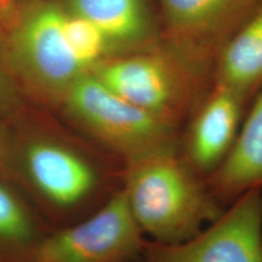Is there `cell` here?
Masks as SVG:
<instances>
[{
  "label": "cell",
  "mask_w": 262,
  "mask_h": 262,
  "mask_svg": "<svg viewBox=\"0 0 262 262\" xmlns=\"http://www.w3.org/2000/svg\"><path fill=\"white\" fill-rule=\"evenodd\" d=\"M18 0H0V28L6 32L15 24L18 15Z\"/></svg>",
  "instance_id": "17"
},
{
  "label": "cell",
  "mask_w": 262,
  "mask_h": 262,
  "mask_svg": "<svg viewBox=\"0 0 262 262\" xmlns=\"http://www.w3.org/2000/svg\"><path fill=\"white\" fill-rule=\"evenodd\" d=\"M123 165L122 192L126 205L150 241H185L224 211L205 180L189 168L176 146Z\"/></svg>",
  "instance_id": "2"
},
{
  "label": "cell",
  "mask_w": 262,
  "mask_h": 262,
  "mask_svg": "<svg viewBox=\"0 0 262 262\" xmlns=\"http://www.w3.org/2000/svg\"><path fill=\"white\" fill-rule=\"evenodd\" d=\"M0 176L9 180L8 170V122L6 116L0 111Z\"/></svg>",
  "instance_id": "16"
},
{
  "label": "cell",
  "mask_w": 262,
  "mask_h": 262,
  "mask_svg": "<svg viewBox=\"0 0 262 262\" xmlns=\"http://www.w3.org/2000/svg\"><path fill=\"white\" fill-rule=\"evenodd\" d=\"M26 102L10 73L5 55V32L0 28V111L9 114Z\"/></svg>",
  "instance_id": "15"
},
{
  "label": "cell",
  "mask_w": 262,
  "mask_h": 262,
  "mask_svg": "<svg viewBox=\"0 0 262 262\" xmlns=\"http://www.w3.org/2000/svg\"><path fill=\"white\" fill-rule=\"evenodd\" d=\"M51 229L27 196L0 176V262H31Z\"/></svg>",
  "instance_id": "13"
},
{
  "label": "cell",
  "mask_w": 262,
  "mask_h": 262,
  "mask_svg": "<svg viewBox=\"0 0 262 262\" xmlns=\"http://www.w3.org/2000/svg\"><path fill=\"white\" fill-rule=\"evenodd\" d=\"M18 2H26V0H18Z\"/></svg>",
  "instance_id": "18"
},
{
  "label": "cell",
  "mask_w": 262,
  "mask_h": 262,
  "mask_svg": "<svg viewBox=\"0 0 262 262\" xmlns=\"http://www.w3.org/2000/svg\"><path fill=\"white\" fill-rule=\"evenodd\" d=\"M63 10L64 33L68 44L81 67L91 72L98 63L111 57L106 39L90 21L72 14L64 8Z\"/></svg>",
  "instance_id": "14"
},
{
  "label": "cell",
  "mask_w": 262,
  "mask_h": 262,
  "mask_svg": "<svg viewBox=\"0 0 262 262\" xmlns=\"http://www.w3.org/2000/svg\"><path fill=\"white\" fill-rule=\"evenodd\" d=\"M251 100L227 85L212 81L180 130L176 149L205 181L231 153Z\"/></svg>",
  "instance_id": "9"
},
{
  "label": "cell",
  "mask_w": 262,
  "mask_h": 262,
  "mask_svg": "<svg viewBox=\"0 0 262 262\" xmlns=\"http://www.w3.org/2000/svg\"><path fill=\"white\" fill-rule=\"evenodd\" d=\"M137 262H262V188L245 192L185 241L147 238Z\"/></svg>",
  "instance_id": "7"
},
{
  "label": "cell",
  "mask_w": 262,
  "mask_h": 262,
  "mask_svg": "<svg viewBox=\"0 0 262 262\" xmlns=\"http://www.w3.org/2000/svg\"><path fill=\"white\" fill-rule=\"evenodd\" d=\"M9 179L52 229L86 217L122 189L123 163L47 108L5 114Z\"/></svg>",
  "instance_id": "1"
},
{
  "label": "cell",
  "mask_w": 262,
  "mask_h": 262,
  "mask_svg": "<svg viewBox=\"0 0 262 262\" xmlns=\"http://www.w3.org/2000/svg\"><path fill=\"white\" fill-rule=\"evenodd\" d=\"M214 81L254 98L262 85V0L219 54Z\"/></svg>",
  "instance_id": "12"
},
{
  "label": "cell",
  "mask_w": 262,
  "mask_h": 262,
  "mask_svg": "<svg viewBox=\"0 0 262 262\" xmlns=\"http://www.w3.org/2000/svg\"><path fill=\"white\" fill-rule=\"evenodd\" d=\"M5 55L22 97L52 112L88 73L68 44L64 10L57 0L19 2L15 24L5 32Z\"/></svg>",
  "instance_id": "3"
},
{
  "label": "cell",
  "mask_w": 262,
  "mask_h": 262,
  "mask_svg": "<svg viewBox=\"0 0 262 262\" xmlns=\"http://www.w3.org/2000/svg\"><path fill=\"white\" fill-rule=\"evenodd\" d=\"M56 113L123 164L178 143L179 131L118 95L91 72L75 81Z\"/></svg>",
  "instance_id": "5"
},
{
  "label": "cell",
  "mask_w": 262,
  "mask_h": 262,
  "mask_svg": "<svg viewBox=\"0 0 262 262\" xmlns=\"http://www.w3.org/2000/svg\"><path fill=\"white\" fill-rule=\"evenodd\" d=\"M146 241L120 189L86 217L51 229L31 262H137Z\"/></svg>",
  "instance_id": "6"
},
{
  "label": "cell",
  "mask_w": 262,
  "mask_h": 262,
  "mask_svg": "<svg viewBox=\"0 0 262 262\" xmlns=\"http://www.w3.org/2000/svg\"><path fill=\"white\" fill-rule=\"evenodd\" d=\"M206 185L224 208L245 192L262 188V85L249 104L231 153Z\"/></svg>",
  "instance_id": "11"
},
{
  "label": "cell",
  "mask_w": 262,
  "mask_h": 262,
  "mask_svg": "<svg viewBox=\"0 0 262 262\" xmlns=\"http://www.w3.org/2000/svg\"><path fill=\"white\" fill-rule=\"evenodd\" d=\"M162 42L212 72L228 39L258 0H158Z\"/></svg>",
  "instance_id": "8"
},
{
  "label": "cell",
  "mask_w": 262,
  "mask_h": 262,
  "mask_svg": "<svg viewBox=\"0 0 262 262\" xmlns=\"http://www.w3.org/2000/svg\"><path fill=\"white\" fill-rule=\"evenodd\" d=\"M91 73L179 133L214 81L211 71L194 64L163 42L108 57Z\"/></svg>",
  "instance_id": "4"
},
{
  "label": "cell",
  "mask_w": 262,
  "mask_h": 262,
  "mask_svg": "<svg viewBox=\"0 0 262 262\" xmlns=\"http://www.w3.org/2000/svg\"><path fill=\"white\" fill-rule=\"evenodd\" d=\"M67 11L102 33L111 56L145 50L162 42L160 19L150 0H57Z\"/></svg>",
  "instance_id": "10"
}]
</instances>
